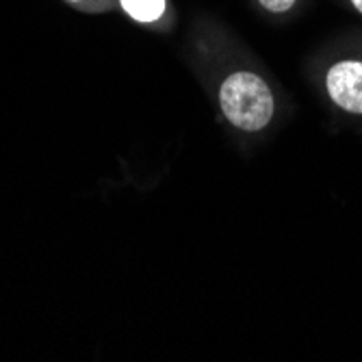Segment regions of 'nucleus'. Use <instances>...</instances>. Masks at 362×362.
<instances>
[{"mask_svg":"<svg viewBox=\"0 0 362 362\" xmlns=\"http://www.w3.org/2000/svg\"><path fill=\"white\" fill-rule=\"evenodd\" d=\"M65 3L87 13H100V11H109L115 0H65Z\"/></svg>","mask_w":362,"mask_h":362,"instance_id":"obj_4","label":"nucleus"},{"mask_svg":"<svg viewBox=\"0 0 362 362\" xmlns=\"http://www.w3.org/2000/svg\"><path fill=\"white\" fill-rule=\"evenodd\" d=\"M325 87L334 105L362 115V61L345 59L334 63L325 74Z\"/></svg>","mask_w":362,"mask_h":362,"instance_id":"obj_2","label":"nucleus"},{"mask_svg":"<svg viewBox=\"0 0 362 362\" xmlns=\"http://www.w3.org/2000/svg\"><path fill=\"white\" fill-rule=\"evenodd\" d=\"M295 3H298V0H258V5L265 9V11L274 13V16H280V13L291 11L295 7Z\"/></svg>","mask_w":362,"mask_h":362,"instance_id":"obj_5","label":"nucleus"},{"mask_svg":"<svg viewBox=\"0 0 362 362\" xmlns=\"http://www.w3.org/2000/svg\"><path fill=\"white\" fill-rule=\"evenodd\" d=\"M115 5L137 24L156 26L168 16V0H115Z\"/></svg>","mask_w":362,"mask_h":362,"instance_id":"obj_3","label":"nucleus"},{"mask_svg":"<svg viewBox=\"0 0 362 362\" xmlns=\"http://www.w3.org/2000/svg\"><path fill=\"white\" fill-rule=\"evenodd\" d=\"M226 119L247 133H258L274 117V95L267 83L252 72L230 74L219 87Z\"/></svg>","mask_w":362,"mask_h":362,"instance_id":"obj_1","label":"nucleus"},{"mask_svg":"<svg viewBox=\"0 0 362 362\" xmlns=\"http://www.w3.org/2000/svg\"><path fill=\"white\" fill-rule=\"evenodd\" d=\"M351 5L356 7V11H358V13H362V0H351Z\"/></svg>","mask_w":362,"mask_h":362,"instance_id":"obj_6","label":"nucleus"}]
</instances>
